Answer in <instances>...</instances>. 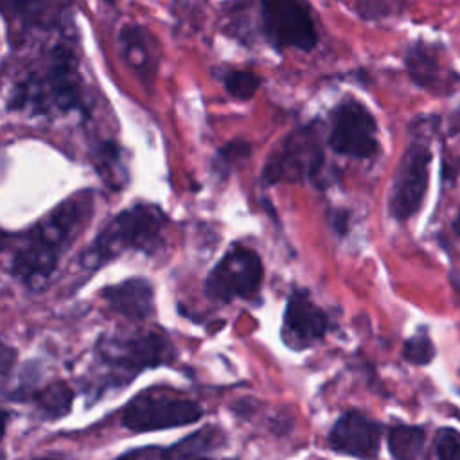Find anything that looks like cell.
Instances as JSON below:
<instances>
[{"label":"cell","mask_w":460,"mask_h":460,"mask_svg":"<svg viewBox=\"0 0 460 460\" xmlns=\"http://www.w3.org/2000/svg\"><path fill=\"white\" fill-rule=\"evenodd\" d=\"M13 356H14V350H11L7 345H4V349H2V376H4V379H7V376H9V365L13 363Z\"/></svg>","instance_id":"obj_26"},{"label":"cell","mask_w":460,"mask_h":460,"mask_svg":"<svg viewBox=\"0 0 460 460\" xmlns=\"http://www.w3.org/2000/svg\"><path fill=\"white\" fill-rule=\"evenodd\" d=\"M329 147L343 156L370 158L377 153V124L365 104L343 99L331 111Z\"/></svg>","instance_id":"obj_10"},{"label":"cell","mask_w":460,"mask_h":460,"mask_svg":"<svg viewBox=\"0 0 460 460\" xmlns=\"http://www.w3.org/2000/svg\"><path fill=\"white\" fill-rule=\"evenodd\" d=\"M402 358L413 365H428L435 358L433 341L426 332H417L404 341Z\"/></svg>","instance_id":"obj_22"},{"label":"cell","mask_w":460,"mask_h":460,"mask_svg":"<svg viewBox=\"0 0 460 460\" xmlns=\"http://www.w3.org/2000/svg\"><path fill=\"white\" fill-rule=\"evenodd\" d=\"M31 397L43 417L61 419L72 408L74 392L66 383L58 381V383H50L45 388L34 392Z\"/></svg>","instance_id":"obj_17"},{"label":"cell","mask_w":460,"mask_h":460,"mask_svg":"<svg viewBox=\"0 0 460 460\" xmlns=\"http://www.w3.org/2000/svg\"><path fill=\"white\" fill-rule=\"evenodd\" d=\"M329 329L327 314L316 305L307 289H293L284 309V334L289 343L302 347L320 340Z\"/></svg>","instance_id":"obj_13"},{"label":"cell","mask_w":460,"mask_h":460,"mask_svg":"<svg viewBox=\"0 0 460 460\" xmlns=\"http://www.w3.org/2000/svg\"><path fill=\"white\" fill-rule=\"evenodd\" d=\"M453 226H455V230L460 234V210H458V216H456V219H455Z\"/></svg>","instance_id":"obj_27"},{"label":"cell","mask_w":460,"mask_h":460,"mask_svg":"<svg viewBox=\"0 0 460 460\" xmlns=\"http://www.w3.org/2000/svg\"><path fill=\"white\" fill-rule=\"evenodd\" d=\"M203 415L201 406L172 388L151 386L137 394L120 411V422L135 433L192 424Z\"/></svg>","instance_id":"obj_5"},{"label":"cell","mask_w":460,"mask_h":460,"mask_svg":"<svg viewBox=\"0 0 460 460\" xmlns=\"http://www.w3.org/2000/svg\"><path fill=\"white\" fill-rule=\"evenodd\" d=\"M99 162V171H102L104 178L111 176L113 183H117V174H119V151L113 142H104L99 146V151L95 155Z\"/></svg>","instance_id":"obj_25"},{"label":"cell","mask_w":460,"mask_h":460,"mask_svg":"<svg viewBox=\"0 0 460 460\" xmlns=\"http://www.w3.org/2000/svg\"><path fill=\"white\" fill-rule=\"evenodd\" d=\"M431 151L426 142H411L395 169L388 194V212L397 221H406L422 207L429 183Z\"/></svg>","instance_id":"obj_9"},{"label":"cell","mask_w":460,"mask_h":460,"mask_svg":"<svg viewBox=\"0 0 460 460\" xmlns=\"http://www.w3.org/2000/svg\"><path fill=\"white\" fill-rule=\"evenodd\" d=\"M119 49L129 66L144 75H153L155 61L151 50V34L142 25H124L119 32Z\"/></svg>","instance_id":"obj_15"},{"label":"cell","mask_w":460,"mask_h":460,"mask_svg":"<svg viewBox=\"0 0 460 460\" xmlns=\"http://www.w3.org/2000/svg\"><path fill=\"white\" fill-rule=\"evenodd\" d=\"M406 0H356L354 11L361 20L376 22L401 14Z\"/></svg>","instance_id":"obj_20"},{"label":"cell","mask_w":460,"mask_h":460,"mask_svg":"<svg viewBox=\"0 0 460 460\" xmlns=\"http://www.w3.org/2000/svg\"><path fill=\"white\" fill-rule=\"evenodd\" d=\"M323 165V149L316 124L293 129L268 158L262 180L268 183L304 181L316 178Z\"/></svg>","instance_id":"obj_6"},{"label":"cell","mask_w":460,"mask_h":460,"mask_svg":"<svg viewBox=\"0 0 460 460\" xmlns=\"http://www.w3.org/2000/svg\"><path fill=\"white\" fill-rule=\"evenodd\" d=\"M435 455L442 460H460V431L442 428L435 435Z\"/></svg>","instance_id":"obj_24"},{"label":"cell","mask_w":460,"mask_h":460,"mask_svg":"<svg viewBox=\"0 0 460 460\" xmlns=\"http://www.w3.org/2000/svg\"><path fill=\"white\" fill-rule=\"evenodd\" d=\"M250 155V144L244 140H232L216 153L214 165L219 174H228L235 164L244 160Z\"/></svg>","instance_id":"obj_23"},{"label":"cell","mask_w":460,"mask_h":460,"mask_svg":"<svg viewBox=\"0 0 460 460\" xmlns=\"http://www.w3.org/2000/svg\"><path fill=\"white\" fill-rule=\"evenodd\" d=\"M264 266L261 257L243 244H234L208 271L205 293L217 302L252 298L261 289Z\"/></svg>","instance_id":"obj_7"},{"label":"cell","mask_w":460,"mask_h":460,"mask_svg":"<svg viewBox=\"0 0 460 460\" xmlns=\"http://www.w3.org/2000/svg\"><path fill=\"white\" fill-rule=\"evenodd\" d=\"M81 86L74 49L59 43L49 50L40 68L13 88L11 106L40 115L83 110Z\"/></svg>","instance_id":"obj_2"},{"label":"cell","mask_w":460,"mask_h":460,"mask_svg":"<svg viewBox=\"0 0 460 460\" xmlns=\"http://www.w3.org/2000/svg\"><path fill=\"white\" fill-rule=\"evenodd\" d=\"M225 435L216 426H205L201 429H196L194 433L187 435L185 438L178 440L176 444L155 449V456H167V458H192V456H207L214 453L216 449L223 447Z\"/></svg>","instance_id":"obj_16"},{"label":"cell","mask_w":460,"mask_h":460,"mask_svg":"<svg viewBox=\"0 0 460 460\" xmlns=\"http://www.w3.org/2000/svg\"><path fill=\"white\" fill-rule=\"evenodd\" d=\"M381 424L358 410L341 413L329 431V447L341 455L372 458L379 453Z\"/></svg>","instance_id":"obj_12"},{"label":"cell","mask_w":460,"mask_h":460,"mask_svg":"<svg viewBox=\"0 0 460 460\" xmlns=\"http://www.w3.org/2000/svg\"><path fill=\"white\" fill-rule=\"evenodd\" d=\"M93 192L83 190L65 199L36 225L14 237L11 275L27 288H40L59 259L93 216Z\"/></svg>","instance_id":"obj_1"},{"label":"cell","mask_w":460,"mask_h":460,"mask_svg":"<svg viewBox=\"0 0 460 460\" xmlns=\"http://www.w3.org/2000/svg\"><path fill=\"white\" fill-rule=\"evenodd\" d=\"M404 63L411 81L437 95L451 93L460 83V75L446 61L438 45H431L422 40L415 41L408 47Z\"/></svg>","instance_id":"obj_11"},{"label":"cell","mask_w":460,"mask_h":460,"mask_svg":"<svg viewBox=\"0 0 460 460\" xmlns=\"http://www.w3.org/2000/svg\"><path fill=\"white\" fill-rule=\"evenodd\" d=\"M388 449L395 458H419L426 444V431L419 426L397 424L388 429Z\"/></svg>","instance_id":"obj_18"},{"label":"cell","mask_w":460,"mask_h":460,"mask_svg":"<svg viewBox=\"0 0 460 460\" xmlns=\"http://www.w3.org/2000/svg\"><path fill=\"white\" fill-rule=\"evenodd\" d=\"M167 217L158 205L137 203L113 216L81 255V266L93 271L126 252L153 253L164 241Z\"/></svg>","instance_id":"obj_3"},{"label":"cell","mask_w":460,"mask_h":460,"mask_svg":"<svg viewBox=\"0 0 460 460\" xmlns=\"http://www.w3.org/2000/svg\"><path fill=\"white\" fill-rule=\"evenodd\" d=\"M217 75L226 93L237 101L252 99L261 86V77L252 70L223 68V70H217Z\"/></svg>","instance_id":"obj_19"},{"label":"cell","mask_w":460,"mask_h":460,"mask_svg":"<svg viewBox=\"0 0 460 460\" xmlns=\"http://www.w3.org/2000/svg\"><path fill=\"white\" fill-rule=\"evenodd\" d=\"M261 23L268 43L277 49L309 52L318 43L316 27L302 0H259Z\"/></svg>","instance_id":"obj_8"},{"label":"cell","mask_w":460,"mask_h":460,"mask_svg":"<svg viewBox=\"0 0 460 460\" xmlns=\"http://www.w3.org/2000/svg\"><path fill=\"white\" fill-rule=\"evenodd\" d=\"M47 0H2V13L5 20H14L27 25L40 18Z\"/></svg>","instance_id":"obj_21"},{"label":"cell","mask_w":460,"mask_h":460,"mask_svg":"<svg viewBox=\"0 0 460 460\" xmlns=\"http://www.w3.org/2000/svg\"><path fill=\"white\" fill-rule=\"evenodd\" d=\"M97 361L106 368L108 385H128L137 374L169 363L174 358L172 343L162 332L131 336H104L97 343Z\"/></svg>","instance_id":"obj_4"},{"label":"cell","mask_w":460,"mask_h":460,"mask_svg":"<svg viewBox=\"0 0 460 460\" xmlns=\"http://www.w3.org/2000/svg\"><path fill=\"white\" fill-rule=\"evenodd\" d=\"M102 2H106V4H111V2H113V0H102Z\"/></svg>","instance_id":"obj_28"},{"label":"cell","mask_w":460,"mask_h":460,"mask_svg":"<svg viewBox=\"0 0 460 460\" xmlns=\"http://www.w3.org/2000/svg\"><path fill=\"white\" fill-rule=\"evenodd\" d=\"M101 295L111 311L126 318L144 320L155 309L153 284L144 277H133L108 286Z\"/></svg>","instance_id":"obj_14"}]
</instances>
